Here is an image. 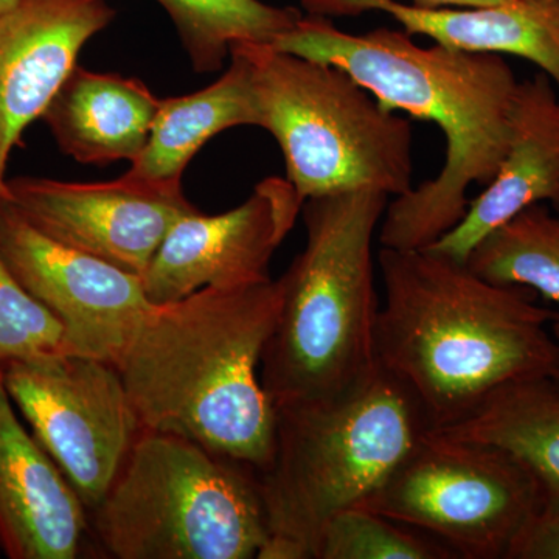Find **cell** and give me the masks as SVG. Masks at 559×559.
I'll return each instance as SVG.
<instances>
[{"label": "cell", "instance_id": "6da1fadb", "mask_svg": "<svg viewBox=\"0 0 559 559\" xmlns=\"http://www.w3.org/2000/svg\"><path fill=\"white\" fill-rule=\"evenodd\" d=\"M272 47L336 66L382 108L432 121L443 132V167L436 178L393 198L382 216L381 248L423 250L454 229L469 207L471 186L495 178L511 134L520 80L506 58L447 47H421L409 33L340 31L329 17L307 14Z\"/></svg>", "mask_w": 559, "mask_h": 559}, {"label": "cell", "instance_id": "7a4b0ae2", "mask_svg": "<svg viewBox=\"0 0 559 559\" xmlns=\"http://www.w3.org/2000/svg\"><path fill=\"white\" fill-rule=\"evenodd\" d=\"M381 367L409 385L430 429L469 417L496 389L551 374L558 311L524 286L496 285L429 249L381 248Z\"/></svg>", "mask_w": 559, "mask_h": 559}, {"label": "cell", "instance_id": "3957f363", "mask_svg": "<svg viewBox=\"0 0 559 559\" xmlns=\"http://www.w3.org/2000/svg\"><path fill=\"white\" fill-rule=\"evenodd\" d=\"M282 299L277 278L154 305L116 366L143 429L270 468L277 409L260 367Z\"/></svg>", "mask_w": 559, "mask_h": 559}, {"label": "cell", "instance_id": "277c9868", "mask_svg": "<svg viewBox=\"0 0 559 559\" xmlns=\"http://www.w3.org/2000/svg\"><path fill=\"white\" fill-rule=\"evenodd\" d=\"M389 202L370 189L304 202L307 242L280 277L282 308L260 367L275 409L341 395L380 367L373 240Z\"/></svg>", "mask_w": 559, "mask_h": 559}, {"label": "cell", "instance_id": "5b68a950", "mask_svg": "<svg viewBox=\"0 0 559 559\" xmlns=\"http://www.w3.org/2000/svg\"><path fill=\"white\" fill-rule=\"evenodd\" d=\"M428 429L409 385L381 366L341 395L277 407L260 473L270 538L257 558L314 559L323 525L362 506Z\"/></svg>", "mask_w": 559, "mask_h": 559}, {"label": "cell", "instance_id": "8992f818", "mask_svg": "<svg viewBox=\"0 0 559 559\" xmlns=\"http://www.w3.org/2000/svg\"><path fill=\"white\" fill-rule=\"evenodd\" d=\"M90 524L91 539L116 559H252L270 538L259 471L151 430Z\"/></svg>", "mask_w": 559, "mask_h": 559}, {"label": "cell", "instance_id": "52a82bcc", "mask_svg": "<svg viewBox=\"0 0 559 559\" xmlns=\"http://www.w3.org/2000/svg\"><path fill=\"white\" fill-rule=\"evenodd\" d=\"M252 69L259 128L277 140L301 201L414 189L412 121L382 108L345 70L271 44L237 43Z\"/></svg>", "mask_w": 559, "mask_h": 559}, {"label": "cell", "instance_id": "ba28073f", "mask_svg": "<svg viewBox=\"0 0 559 559\" xmlns=\"http://www.w3.org/2000/svg\"><path fill=\"white\" fill-rule=\"evenodd\" d=\"M360 507L428 533L457 558L510 559L544 495L510 452L428 429Z\"/></svg>", "mask_w": 559, "mask_h": 559}, {"label": "cell", "instance_id": "9c48e42d", "mask_svg": "<svg viewBox=\"0 0 559 559\" xmlns=\"http://www.w3.org/2000/svg\"><path fill=\"white\" fill-rule=\"evenodd\" d=\"M11 401L91 513L105 498L143 426L119 369L81 355L2 367Z\"/></svg>", "mask_w": 559, "mask_h": 559}, {"label": "cell", "instance_id": "30bf717a", "mask_svg": "<svg viewBox=\"0 0 559 559\" xmlns=\"http://www.w3.org/2000/svg\"><path fill=\"white\" fill-rule=\"evenodd\" d=\"M0 253L7 266L64 325L73 355L117 366L153 304L143 280L49 237L0 200Z\"/></svg>", "mask_w": 559, "mask_h": 559}, {"label": "cell", "instance_id": "8fae6325", "mask_svg": "<svg viewBox=\"0 0 559 559\" xmlns=\"http://www.w3.org/2000/svg\"><path fill=\"white\" fill-rule=\"evenodd\" d=\"M304 201L286 178H267L238 207L219 215L180 216L143 272L153 305L202 288H245L270 282V264L301 213Z\"/></svg>", "mask_w": 559, "mask_h": 559}, {"label": "cell", "instance_id": "7c38bea8", "mask_svg": "<svg viewBox=\"0 0 559 559\" xmlns=\"http://www.w3.org/2000/svg\"><path fill=\"white\" fill-rule=\"evenodd\" d=\"M7 187V201L36 229L140 277L173 224L198 210L182 183L124 175L98 183L14 178Z\"/></svg>", "mask_w": 559, "mask_h": 559}, {"label": "cell", "instance_id": "4fadbf2b", "mask_svg": "<svg viewBox=\"0 0 559 559\" xmlns=\"http://www.w3.org/2000/svg\"><path fill=\"white\" fill-rule=\"evenodd\" d=\"M114 17L106 0H16L0 13V200L9 198L7 168L22 134Z\"/></svg>", "mask_w": 559, "mask_h": 559}, {"label": "cell", "instance_id": "5bb4252c", "mask_svg": "<svg viewBox=\"0 0 559 559\" xmlns=\"http://www.w3.org/2000/svg\"><path fill=\"white\" fill-rule=\"evenodd\" d=\"M11 403L0 367V550L10 559H76L91 540L90 513Z\"/></svg>", "mask_w": 559, "mask_h": 559}, {"label": "cell", "instance_id": "9a60e30c", "mask_svg": "<svg viewBox=\"0 0 559 559\" xmlns=\"http://www.w3.org/2000/svg\"><path fill=\"white\" fill-rule=\"evenodd\" d=\"M535 204H550L559 215V94L544 72L518 84L509 148L495 178L428 249L466 263L487 235Z\"/></svg>", "mask_w": 559, "mask_h": 559}, {"label": "cell", "instance_id": "2e32d148", "mask_svg": "<svg viewBox=\"0 0 559 559\" xmlns=\"http://www.w3.org/2000/svg\"><path fill=\"white\" fill-rule=\"evenodd\" d=\"M301 7L329 20L382 11L411 36H426L447 49L522 58L538 66L559 94V0L476 9H423L399 0H301Z\"/></svg>", "mask_w": 559, "mask_h": 559}, {"label": "cell", "instance_id": "e0dca14e", "mask_svg": "<svg viewBox=\"0 0 559 559\" xmlns=\"http://www.w3.org/2000/svg\"><path fill=\"white\" fill-rule=\"evenodd\" d=\"M160 100L145 83L76 66L43 119L66 156L105 167L138 159L148 143Z\"/></svg>", "mask_w": 559, "mask_h": 559}, {"label": "cell", "instance_id": "ac0fdd59", "mask_svg": "<svg viewBox=\"0 0 559 559\" xmlns=\"http://www.w3.org/2000/svg\"><path fill=\"white\" fill-rule=\"evenodd\" d=\"M215 83L160 100L148 143L124 176L153 183H182L183 171L205 143L238 127H259L252 69L240 44Z\"/></svg>", "mask_w": 559, "mask_h": 559}, {"label": "cell", "instance_id": "d6986e66", "mask_svg": "<svg viewBox=\"0 0 559 559\" xmlns=\"http://www.w3.org/2000/svg\"><path fill=\"white\" fill-rule=\"evenodd\" d=\"M437 430L510 452L539 481L544 509L559 506V382L549 374L509 382L469 417Z\"/></svg>", "mask_w": 559, "mask_h": 559}, {"label": "cell", "instance_id": "ffe728a7", "mask_svg": "<svg viewBox=\"0 0 559 559\" xmlns=\"http://www.w3.org/2000/svg\"><path fill=\"white\" fill-rule=\"evenodd\" d=\"M170 17L197 72H216L235 43L272 44L300 20L299 10L263 0H154Z\"/></svg>", "mask_w": 559, "mask_h": 559}, {"label": "cell", "instance_id": "44dd1931", "mask_svg": "<svg viewBox=\"0 0 559 559\" xmlns=\"http://www.w3.org/2000/svg\"><path fill=\"white\" fill-rule=\"evenodd\" d=\"M466 264L496 285L524 286L558 307L550 331L559 344V215L547 204L522 210L471 250Z\"/></svg>", "mask_w": 559, "mask_h": 559}, {"label": "cell", "instance_id": "7402d4cb", "mask_svg": "<svg viewBox=\"0 0 559 559\" xmlns=\"http://www.w3.org/2000/svg\"><path fill=\"white\" fill-rule=\"evenodd\" d=\"M447 544L373 511L353 507L320 532L314 559H454Z\"/></svg>", "mask_w": 559, "mask_h": 559}, {"label": "cell", "instance_id": "603a6c76", "mask_svg": "<svg viewBox=\"0 0 559 559\" xmlns=\"http://www.w3.org/2000/svg\"><path fill=\"white\" fill-rule=\"evenodd\" d=\"M73 355L61 320L22 286L0 253V367Z\"/></svg>", "mask_w": 559, "mask_h": 559}, {"label": "cell", "instance_id": "cb8c5ba5", "mask_svg": "<svg viewBox=\"0 0 559 559\" xmlns=\"http://www.w3.org/2000/svg\"><path fill=\"white\" fill-rule=\"evenodd\" d=\"M510 559H559V506L540 511Z\"/></svg>", "mask_w": 559, "mask_h": 559}, {"label": "cell", "instance_id": "d4e9b609", "mask_svg": "<svg viewBox=\"0 0 559 559\" xmlns=\"http://www.w3.org/2000/svg\"><path fill=\"white\" fill-rule=\"evenodd\" d=\"M513 0H412V5L423 9H476V7L500 5Z\"/></svg>", "mask_w": 559, "mask_h": 559}, {"label": "cell", "instance_id": "484cf974", "mask_svg": "<svg viewBox=\"0 0 559 559\" xmlns=\"http://www.w3.org/2000/svg\"><path fill=\"white\" fill-rule=\"evenodd\" d=\"M16 3V0H0V13L11 9Z\"/></svg>", "mask_w": 559, "mask_h": 559}, {"label": "cell", "instance_id": "4316f807", "mask_svg": "<svg viewBox=\"0 0 559 559\" xmlns=\"http://www.w3.org/2000/svg\"><path fill=\"white\" fill-rule=\"evenodd\" d=\"M551 378H554L555 381L559 382V348H558V356H557V362H555L554 370H551Z\"/></svg>", "mask_w": 559, "mask_h": 559}]
</instances>
